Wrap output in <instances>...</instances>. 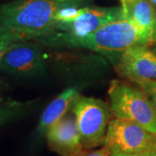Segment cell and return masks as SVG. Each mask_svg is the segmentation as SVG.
<instances>
[{"mask_svg": "<svg viewBox=\"0 0 156 156\" xmlns=\"http://www.w3.org/2000/svg\"><path fill=\"white\" fill-rule=\"evenodd\" d=\"M27 110V105L18 101H2L0 100V127L22 115Z\"/></svg>", "mask_w": 156, "mask_h": 156, "instance_id": "obj_12", "label": "cell"}, {"mask_svg": "<svg viewBox=\"0 0 156 156\" xmlns=\"http://www.w3.org/2000/svg\"><path fill=\"white\" fill-rule=\"evenodd\" d=\"M121 1V3L123 4V3H126V2H130V1H133V0H120Z\"/></svg>", "mask_w": 156, "mask_h": 156, "instance_id": "obj_21", "label": "cell"}, {"mask_svg": "<svg viewBox=\"0 0 156 156\" xmlns=\"http://www.w3.org/2000/svg\"><path fill=\"white\" fill-rule=\"evenodd\" d=\"M134 83L136 86L142 89L151 101L153 106L156 112V80H147V79H136L130 81Z\"/></svg>", "mask_w": 156, "mask_h": 156, "instance_id": "obj_13", "label": "cell"}, {"mask_svg": "<svg viewBox=\"0 0 156 156\" xmlns=\"http://www.w3.org/2000/svg\"><path fill=\"white\" fill-rule=\"evenodd\" d=\"M125 19L134 22L151 39L156 37V8L149 0H133L122 4ZM152 45V44H151Z\"/></svg>", "mask_w": 156, "mask_h": 156, "instance_id": "obj_10", "label": "cell"}, {"mask_svg": "<svg viewBox=\"0 0 156 156\" xmlns=\"http://www.w3.org/2000/svg\"><path fill=\"white\" fill-rule=\"evenodd\" d=\"M83 8L63 7L56 11L55 19L56 23H69L75 20L82 13Z\"/></svg>", "mask_w": 156, "mask_h": 156, "instance_id": "obj_14", "label": "cell"}, {"mask_svg": "<svg viewBox=\"0 0 156 156\" xmlns=\"http://www.w3.org/2000/svg\"><path fill=\"white\" fill-rule=\"evenodd\" d=\"M30 39L20 34L15 33L0 25V46L13 44L18 42H24Z\"/></svg>", "mask_w": 156, "mask_h": 156, "instance_id": "obj_15", "label": "cell"}, {"mask_svg": "<svg viewBox=\"0 0 156 156\" xmlns=\"http://www.w3.org/2000/svg\"><path fill=\"white\" fill-rule=\"evenodd\" d=\"M58 3H62V2H66V1H69V0H56Z\"/></svg>", "mask_w": 156, "mask_h": 156, "instance_id": "obj_22", "label": "cell"}, {"mask_svg": "<svg viewBox=\"0 0 156 156\" xmlns=\"http://www.w3.org/2000/svg\"><path fill=\"white\" fill-rule=\"evenodd\" d=\"M112 153L107 147L102 146L101 147L95 149V150H87L85 151L82 156H111Z\"/></svg>", "mask_w": 156, "mask_h": 156, "instance_id": "obj_16", "label": "cell"}, {"mask_svg": "<svg viewBox=\"0 0 156 156\" xmlns=\"http://www.w3.org/2000/svg\"><path fill=\"white\" fill-rule=\"evenodd\" d=\"M125 19L122 7L83 8L82 13L69 23H56L55 32L72 37H84L107 23Z\"/></svg>", "mask_w": 156, "mask_h": 156, "instance_id": "obj_6", "label": "cell"}, {"mask_svg": "<svg viewBox=\"0 0 156 156\" xmlns=\"http://www.w3.org/2000/svg\"><path fill=\"white\" fill-rule=\"evenodd\" d=\"M0 70L25 77L41 75L45 70L43 52L33 44L18 42L3 57Z\"/></svg>", "mask_w": 156, "mask_h": 156, "instance_id": "obj_7", "label": "cell"}, {"mask_svg": "<svg viewBox=\"0 0 156 156\" xmlns=\"http://www.w3.org/2000/svg\"><path fill=\"white\" fill-rule=\"evenodd\" d=\"M59 8L56 0H15L0 5V25L37 40L55 32Z\"/></svg>", "mask_w": 156, "mask_h": 156, "instance_id": "obj_2", "label": "cell"}, {"mask_svg": "<svg viewBox=\"0 0 156 156\" xmlns=\"http://www.w3.org/2000/svg\"><path fill=\"white\" fill-rule=\"evenodd\" d=\"M150 47H152L151 49H152V50H154V51L156 53V37L155 39H154V43L152 44V45H151Z\"/></svg>", "mask_w": 156, "mask_h": 156, "instance_id": "obj_19", "label": "cell"}, {"mask_svg": "<svg viewBox=\"0 0 156 156\" xmlns=\"http://www.w3.org/2000/svg\"><path fill=\"white\" fill-rule=\"evenodd\" d=\"M104 146L112 154L156 153V135L137 123L115 117L108 124Z\"/></svg>", "mask_w": 156, "mask_h": 156, "instance_id": "obj_5", "label": "cell"}, {"mask_svg": "<svg viewBox=\"0 0 156 156\" xmlns=\"http://www.w3.org/2000/svg\"><path fill=\"white\" fill-rule=\"evenodd\" d=\"M37 40L49 46L83 48L101 53H122L135 45L150 47L152 44L148 36L128 19L107 23L84 37H72L54 32Z\"/></svg>", "mask_w": 156, "mask_h": 156, "instance_id": "obj_1", "label": "cell"}, {"mask_svg": "<svg viewBox=\"0 0 156 156\" xmlns=\"http://www.w3.org/2000/svg\"><path fill=\"white\" fill-rule=\"evenodd\" d=\"M78 96L77 89L69 88L52 101L41 115L38 124L39 132L46 133L52 125L61 120Z\"/></svg>", "mask_w": 156, "mask_h": 156, "instance_id": "obj_11", "label": "cell"}, {"mask_svg": "<svg viewBox=\"0 0 156 156\" xmlns=\"http://www.w3.org/2000/svg\"><path fill=\"white\" fill-rule=\"evenodd\" d=\"M118 71L129 81L156 80V53L147 45H135L122 53Z\"/></svg>", "mask_w": 156, "mask_h": 156, "instance_id": "obj_8", "label": "cell"}, {"mask_svg": "<svg viewBox=\"0 0 156 156\" xmlns=\"http://www.w3.org/2000/svg\"><path fill=\"white\" fill-rule=\"evenodd\" d=\"M45 134L49 147L60 155L82 156L87 151L82 142L74 117H62Z\"/></svg>", "mask_w": 156, "mask_h": 156, "instance_id": "obj_9", "label": "cell"}, {"mask_svg": "<svg viewBox=\"0 0 156 156\" xmlns=\"http://www.w3.org/2000/svg\"><path fill=\"white\" fill-rule=\"evenodd\" d=\"M108 98L112 115L115 118L137 123L156 135V112L140 88L114 80L108 89Z\"/></svg>", "mask_w": 156, "mask_h": 156, "instance_id": "obj_3", "label": "cell"}, {"mask_svg": "<svg viewBox=\"0 0 156 156\" xmlns=\"http://www.w3.org/2000/svg\"><path fill=\"white\" fill-rule=\"evenodd\" d=\"M72 110L85 149L104 146L112 120L109 105L100 99L79 95L73 103Z\"/></svg>", "mask_w": 156, "mask_h": 156, "instance_id": "obj_4", "label": "cell"}, {"mask_svg": "<svg viewBox=\"0 0 156 156\" xmlns=\"http://www.w3.org/2000/svg\"><path fill=\"white\" fill-rule=\"evenodd\" d=\"M15 44H17V43H15ZM15 44H10V45H4V46H0V63H1V61H2V59H3V57L5 56L6 53L9 51V50H11V48L13 47V45Z\"/></svg>", "mask_w": 156, "mask_h": 156, "instance_id": "obj_17", "label": "cell"}, {"mask_svg": "<svg viewBox=\"0 0 156 156\" xmlns=\"http://www.w3.org/2000/svg\"><path fill=\"white\" fill-rule=\"evenodd\" d=\"M149 1L151 2V4L156 8V0H149Z\"/></svg>", "mask_w": 156, "mask_h": 156, "instance_id": "obj_20", "label": "cell"}, {"mask_svg": "<svg viewBox=\"0 0 156 156\" xmlns=\"http://www.w3.org/2000/svg\"><path fill=\"white\" fill-rule=\"evenodd\" d=\"M111 156H156V153H146V154H112Z\"/></svg>", "mask_w": 156, "mask_h": 156, "instance_id": "obj_18", "label": "cell"}]
</instances>
